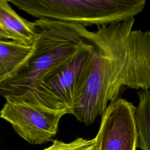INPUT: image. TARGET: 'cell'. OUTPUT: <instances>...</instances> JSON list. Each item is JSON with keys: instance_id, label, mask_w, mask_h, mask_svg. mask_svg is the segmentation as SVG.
Masks as SVG:
<instances>
[{"instance_id": "obj_5", "label": "cell", "mask_w": 150, "mask_h": 150, "mask_svg": "<svg viewBox=\"0 0 150 150\" xmlns=\"http://www.w3.org/2000/svg\"><path fill=\"white\" fill-rule=\"evenodd\" d=\"M66 110H54L21 100L8 98L0 110V118L10 123L16 134L30 144L47 142L56 135Z\"/></svg>"}, {"instance_id": "obj_7", "label": "cell", "mask_w": 150, "mask_h": 150, "mask_svg": "<svg viewBox=\"0 0 150 150\" xmlns=\"http://www.w3.org/2000/svg\"><path fill=\"white\" fill-rule=\"evenodd\" d=\"M0 25L12 40L32 46L38 36V25L19 16L6 0H0Z\"/></svg>"}, {"instance_id": "obj_8", "label": "cell", "mask_w": 150, "mask_h": 150, "mask_svg": "<svg viewBox=\"0 0 150 150\" xmlns=\"http://www.w3.org/2000/svg\"><path fill=\"white\" fill-rule=\"evenodd\" d=\"M33 46L0 39V84L11 79L31 54Z\"/></svg>"}, {"instance_id": "obj_1", "label": "cell", "mask_w": 150, "mask_h": 150, "mask_svg": "<svg viewBox=\"0 0 150 150\" xmlns=\"http://www.w3.org/2000/svg\"><path fill=\"white\" fill-rule=\"evenodd\" d=\"M135 19L97 26L78 25L93 49V64L70 114L86 125L102 115L121 88L150 90V30H132Z\"/></svg>"}, {"instance_id": "obj_3", "label": "cell", "mask_w": 150, "mask_h": 150, "mask_svg": "<svg viewBox=\"0 0 150 150\" xmlns=\"http://www.w3.org/2000/svg\"><path fill=\"white\" fill-rule=\"evenodd\" d=\"M9 4L38 19L85 27L118 23L134 18L144 0H10Z\"/></svg>"}, {"instance_id": "obj_6", "label": "cell", "mask_w": 150, "mask_h": 150, "mask_svg": "<svg viewBox=\"0 0 150 150\" xmlns=\"http://www.w3.org/2000/svg\"><path fill=\"white\" fill-rule=\"evenodd\" d=\"M136 107L122 98H116L102 114L95 137L96 150H136L138 133Z\"/></svg>"}, {"instance_id": "obj_11", "label": "cell", "mask_w": 150, "mask_h": 150, "mask_svg": "<svg viewBox=\"0 0 150 150\" xmlns=\"http://www.w3.org/2000/svg\"><path fill=\"white\" fill-rule=\"evenodd\" d=\"M0 39L12 40L10 36L5 32L4 28L0 25Z\"/></svg>"}, {"instance_id": "obj_10", "label": "cell", "mask_w": 150, "mask_h": 150, "mask_svg": "<svg viewBox=\"0 0 150 150\" xmlns=\"http://www.w3.org/2000/svg\"><path fill=\"white\" fill-rule=\"evenodd\" d=\"M43 150H96V138L87 139L78 138L70 142L58 139L52 141V144Z\"/></svg>"}, {"instance_id": "obj_9", "label": "cell", "mask_w": 150, "mask_h": 150, "mask_svg": "<svg viewBox=\"0 0 150 150\" xmlns=\"http://www.w3.org/2000/svg\"><path fill=\"white\" fill-rule=\"evenodd\" d=\"M138 97L139 104L135 112L138 147L142 150H150V90H141Z\"/></svg>"}, {"instance_id": "obj_4", "label": "cell", "mask_w": 150, "mask_h": 150, "mask_svg": "<svg viewBox=\"0 0 150 150\" xmlns=\"http://www.w3.org/2000/svg\"><path fill=\"white\" fill-rule=\"evenodd\" d=\"M83 38L84 44L72 58L47 74L25 94L6 99L21 100L54 110H66L70 114L93 64L92 46Z\"/></svg>"}, {"instance_id": "obj_2", "label": "cell", "mask_w": 150, "mask_h": 150, "mask_svg": "<svg viewBox=\"0 0 150 150\" xmlns=\"http://www.w3.org/2000/svg\"><path fill=\"white\" fill-rule=\"evenodd\" d=\"M38 36L27 60L9 80L0 84L6 99L25 94L47 74L72 58L84 44L77 25L36 19Z\"/></svg>"}]
</instances>
